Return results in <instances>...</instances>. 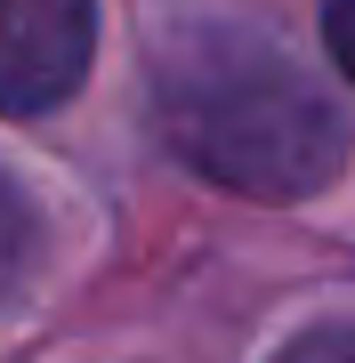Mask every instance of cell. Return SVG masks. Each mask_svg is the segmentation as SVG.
I'll list each match as a JSON object with an SVG mask.
<instances>
[{
    "instance_id": "277c9868",
    "label": "cell",
    "mask_w": 355,
    "mask_h": 363,
    "mask_svg": "<svg viewBox=\"0 0 355 363\" xmlns=\"http://www.w3.org/2000/svg\"><path fill=\"white\" fill-rule=\"evenodd\" d=\"M275 363H355V331H307L299 347H283Z\"/></svg>"
},
{
    "instance_id": "5b68a950",
    "label": "cell",
    "mask_w": 355,
    "mask_h": 363,
    "mask_svg": "<svg viewBox=\"0 0 355 363\" xmlns=\"http://www.w3.org/2000/svg\"><path fill=\"white\" fill-rule=\"evenodd\" d=\"M323 40H331V57H339V73L355 81V0H331V16H323Z\"/></svg>"
},
{
    "instance_id": "7a4b0ae2",
    "label": "cell",
    "mask_w": 355,
    "mask_h": 363,
    "mask_svg": "<svg viewBox=\"0 0 355 363\" xmlns=\"http://www.w3.org/2000/svg\"><path fill=\"white\" fill-rule=\"evenodd\" d=\"M89 0H0V113H49L89 73Z\"/></svg>"
},
{
    "instance_id": "6da1fadb",
    "label": "cell",
    "mask_w": 355,
    "mask_h": 363,
    "mask_svg": "<svg viewBox=\"0 0 355 363\" xmlns=\"http://www.w3.org/2000/svg\"><path fill=\"white\" fill-rule=\"evenodd\" d=\"M162 130L202 178L259 202H299L347 162V113L250 33H194L186 49H170Z\"/></svg>"
},
{
    "instance_id": "3957f363",
    "label": "cell",
    "mask_w": 355,
    "mask_h": 363,
    "mask_svg": "<svg viewBox=\"0 0 355 363\" xmlns=\"http://www.w3.org/2000/svg\"><path fill=\"white\" fill-rule=\"evenodd\" d=\"M33 267H40V210L25 202V186L0 169V298L25 291Z\"/></svg>"
}]
</instances>
